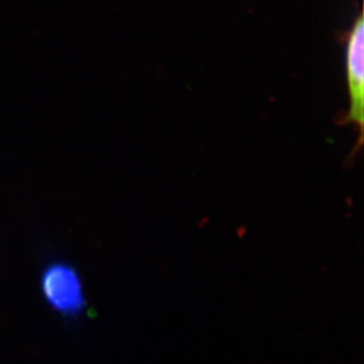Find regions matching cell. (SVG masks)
<instances>
[{
	"label": "cell",
	"mask_w": 364,
	"mask_h": 364,
	"mask_svg": "<svg viewBox=\"0 0 364 364\" xmlns=\"http://www.w3.org/2000/svg\"><path fill=\"white\" fill-rule=\"evenodd\" d=\"M346 44V71H347L349 107L347 112L337 118L338 125H354L358 131V143L351 152L354 159L363 145L364 137V18L362 10L343 35Z\"/></svg>",
	"instance_id": "6da1fadb"
},
{
	"label": "cell",
	"mask_w": 364,
	"mask_h": 364,
	"mask_svg": "<svg viewBox=\"0 0 364 364\" xmlns=\"http://www.w3.org/2000/svg\"><path fill=\"white\" fill-rule=\"evenodd\" d=\"M43 291L52 308L64 314L78 313L84 308L80 276L66 264L51 265L43 276Z\"/></svg>",
	"instance_id": "7a4b0ae2"
}]
</instances>
